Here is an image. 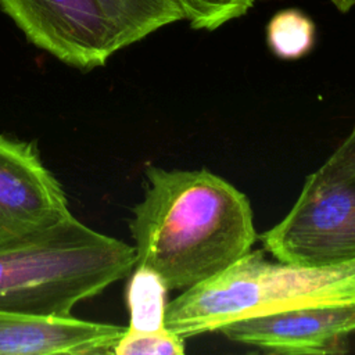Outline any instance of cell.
<instances>
[{
	"mask_svg": "<svg viewBox=\"0 0 355 355\" xmlns=\"http://www.w3.org/2000/svg\"><path fill=\"white\" fill-rule=\"evenodd\" d=\"M146 191L129 229L136 265L168 290H187L230 268L257 240L248 198L207 169L146 168Z\"/></svg>",
	"mask_w": 355,
	"mask_h": 355,
	"instance_id": "6da1fadb",
	"label": "cell"
},
{
	"mask_svg": "<svg viewBox=\"0 0 355 355\" xmlns=\"http://www.w3.org/2000/svg\"><path fill=\"white\" fill-rule=\"evenodd\" d=\"M111 352L116 355H183L186 344L184 338L171 329L135 331L126 327Z\"/></svg>",
	"mask_w": 355,
	"mask_h": 355,
	"instance_id": "4fadbf2b",
	"label": "cell"
},
{
	"mask_svg": "<svg viewBox=\"0 0 355 355\" xmlns=\"http://www.w3.org/2000/svg\"><path fill=\"white\" fill-rule=\"evenodd\" d=\"M340 12H348L354 6L355 0H329Z\"/></svg>",
	"mask_w": 355,
	"mask_h": 355,
	"instance_id": "9a60e30c",
	"label": "cell"
},
{
	"mask_svg": "<svg viewBox=\"0 0 355 355\" xmlns=\"http://www.w3.org/2000/svg\"><path fill=\"white\" fill-rule=\"evenodd\" d=\"M218 331L232 341L275 354H337L355 333V301L268 311L229 322Z\"/></svg>",
	"mask_w": 355,
	"mask_h": 355,
	"instance_id": "52a82bcc",
	"label": "cell"
},
{
	"mask_svg": "<svg viewBox=\"0 0 355 355\" xmlns=\"http://www.w3.org/2000/svg\"><path fill=\"white\" fill-rule=\"evenodd\" d=\"M259 240L284 263L323 266L355 259V176L319 168L288 214Z\"/></svg>",
	"mask_w": 355,
	"mask_h": 355,
	"instance_id": "277c9868",
	"label": "cell"
},
{
	"mask_svg": "<svg viewBox=\"0 0 355 355\" xmlns=\"http://www.w3.org/2000/svg\"><path fill=\"white\" fill-rule=\"evenodd\" d=\"M168 287L162 277L148 266L136 265L126 286L129 330L162 331L165 322Z\"/></svg>",
	"mask_w": 355,
	"mask_h": 355,
	"instance_id": "30bf717a",
	"label": "cell"
},
{
	"mask_svg": "<svg viewBox=\"0 0 355 355\" xmlns=\"http://www.w3.org/2000/svg\"><path fill=\"white\" fill-rule=\"evenodd\" d=\"M135 266L133 245L71 215L0 247V311L71 316L79 302L126 277Z\"/></svg>",
	"mask_w": 355,
	"mask_h": 355,
	"instance_id": "7a4b0ae2",
	"label": "cell"
},
{
	"mask_svg": "<svg viewBox=\"0 0 355 355\" xmlns=\"http://www.w3.org/2000/svg\"><path fill=\"white\" fill-rule=\"evenodd\" d=\"M355 301V259L302 266L250 251L230 268L166 304L168 329L180 337L218 331L236 319L288 306Z\"/></svg>",
	"mask_w": 355,
	"mask_h": 355,
	"instance_id": "3957f363",
	"label": "cell"
},
{
	"mask_svg": "<svg viewBox=\"0 0 355 355\" xmlns=\"http://www.w3.org/2000/svg\"><path fill=\"white\" fill-rule=\"evenodd\" d=\"M320 168L334 173L355 176V126Z\"/></svg>",
	"mask_w": 355,
	"mask_h": 355,
	"instance_id": "5bb4252c",
	"label": "cell"
},
{
	"mask_svg": "<svg viewBox=\"0 0 355 355\" xmlns=\"http://www.w3.org/2000/svg\"><path fill=\"white\" fill-rule=\"evenodd\" d=\"M316 26L298 8H284L272 15L266 25L269 50L282 60H298L315 46Z\"/></svg>",
	"mask_w": 355,
	"mask_h": 355,
	"instance_id": "8fae6325",
	"label": "cell"
},
{
	"mask_svg": "<svg viewBox=\"0 0 355 355\" xmlns=\"http://www.w3.org/2000/svg\"><path fill=\"white\" fill-rule=\"evenodd\" d=\"M193 29L215 31L247 14L254 0H175Z\"/></svg>",
	"mask_w": 355,
	"mask_h": 355,
	"instance_id": "7c38bea8",
	"label": "cell"
},
{
	"mask_svg": "<svg viewBox=\"0 0 355 355\" xmlns=\"http://www.w3.org/2000/svg\"><path fill=\"white\" fill-rule=\"evenodd\" d=\"M97 3L125 47L165 25L184 19L175 0H97Z\"/></svg>",
	"mask_w": 355,
	"mask_h": 355,
	"instance_id": "9c48e42d",
	"label": "cell"
},
{
	"mask_svg": "<svg viewBox=\"0 0 355 355\" xmlns=\"http://www.w3.org/2000/svg\"><path fill=\"white\" fill-rule=\"evenodd\" d=\"M126 326L0 311V355L107 354Z\"/></svg>",
	"mask_w": 355,
	"mask_h": 355,
	"instance_id": "ba28073f",
	"label": "cell"
},
{
	"mask_svg": "<svg viewBox=\"0 0 355 355\" xmlns=\"http://www.w3.org/2000/svg\"><path fill=\"white\" fill-rule=\"evenodd\" d=\"M67 194L33 143L0 133V247L71 216Z\"/></svg>",
	"mask_w": 355,
	"mask_h": 355,
	"instance_id": "8992f818",
	"label": "cell"
},
{
	"mask_svg": "<svg viewBox=\"0 0 355 355\" xmlns=\"http://www.w3.org/2000/svg\"><path fill=\"white\" fill-rule=\"evenodd\" d=\"M0 7L31 43L78 69L103 67L125 47L97 0H0Z\"/></svg>",
	"mask_w": 355,
	"mask_h": 355,
	"instance_id": "5b68a950",
	"label": "cell"
}]
</instances>
